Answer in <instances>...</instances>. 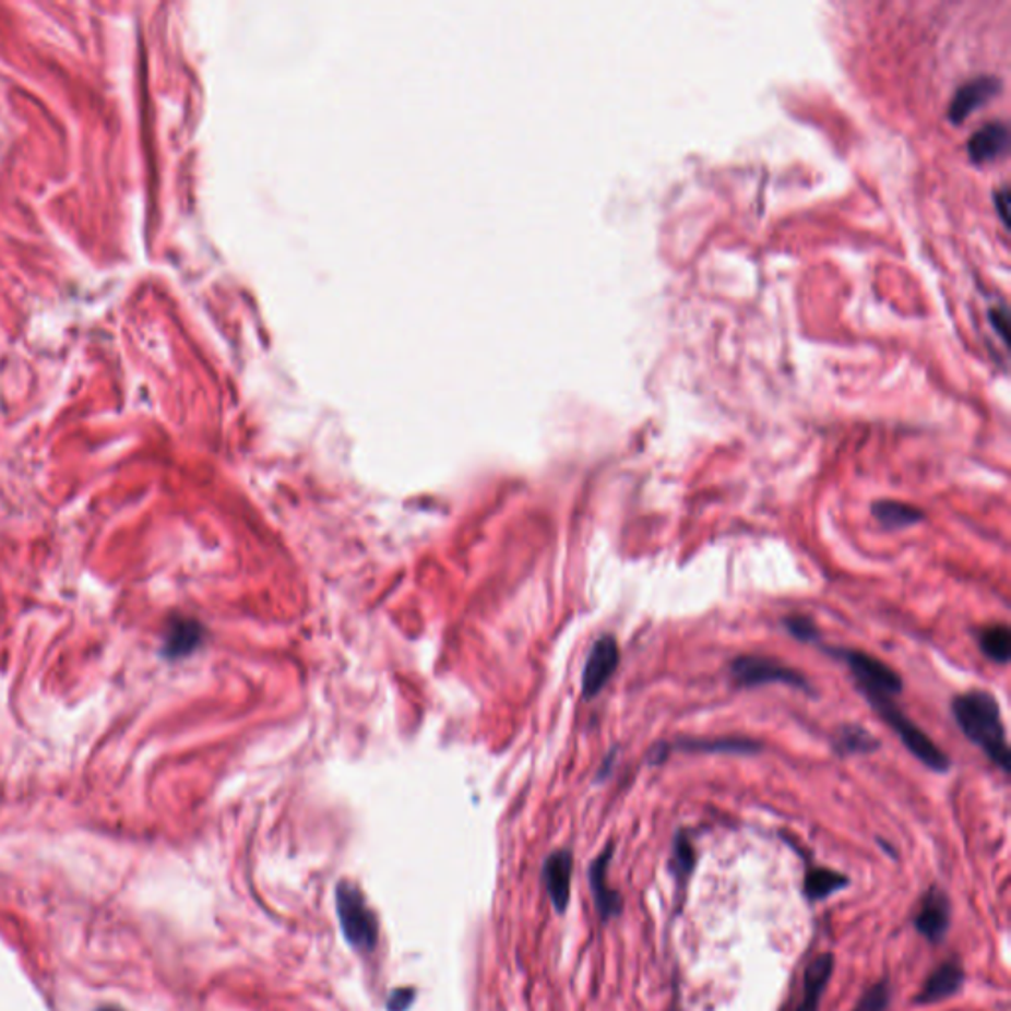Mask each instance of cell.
Segmentation results:
<instances>
[{
	"mask_svg": "<svg viewBox=\"0 0 1011 1011\" xmlns=\"http://www.w3.org/2000/svg\"><path fill=\"white\" fill-rule=\"evenodd\" d=\"M952 715L972 744L988 754L991 763L1010 773V745L1001 722L1000 703L984 690L960 693L952 702Z\"/></svg>",
	"mask_w": 1011,
	"mask_h": 1011,
	"instance_id": "6da1fadb",
	"label": "cell"
},
{
	"mask_svg": "<svg viewBox=\"0 0 1011 1011\" xmlns=\"http://www.w3.org/2000/svg\"><path fill=\"white\" fill-rule=\"evenodd\" d=\"M867 702L871 703V707L879 713V717L888 723L920 763L935 773L949 771V757L940 751L939 745L935 744L929 735L918 727L917 723L908 719L905 712L895 705L893 698H867Z\"/></svg>",
	"mask_w": 1011,
	"mask_h": 1011,
	"instance_id": "7a4b0ae2",
	"label": "cell"
},
{
	"mask_svg": "<svg viewBox=\"0 0 1011 1011\" xmlns=\"http://www.w3.org/2000/svg\"><path fill=\"white\" fill-rule=\"evenodd\" d=\"M336 913L341 923L342 937L358 950H373L380 937L378 918L368 907L360 888L352 881L336 885Z\"/></svg>",
	"mask_w": 1011,
	"mask_h": 1011,
	"instance_id": "3957f363",
	"label": "cell"
},
{
	"mask_svg": "<svg viewBox=\"0 0 1011 1011\" xmlns=\"http://www.w3.org/2000/svg\"><path fill=\"white\" fill-rule=\"evenodd\" d=\"M840 661L846 662L857 683V690L866 698H895L903 692V680L897 671L885 662L861 651H830Z\"/></svg>",
	"mask_w": 1011,
	"mask_h": 1011,
	"instance_id": "277c9868",
	"label": "cell"
},
{
	"mask_svg": "<svg viewBox=\"0 0 1011 1011\" xmlns=\"http://www.w3.org/2000/svg\"><path fill=\"white\" fill-rule=\"evenodd\" d=\"M732 676L739 688H757L763 683H786L802 692H810V681L800 671L776 658L745 654L732 664Z\"/></svg>",
	"mask_w": 1011,
	"mask_h": 1011,
	"instance_id": "5b68a950",
	"label": "cell"
},
{
	"mask_svg": "<svg viewBox=\"0 0 1011 1011\" xmlns=\"http://www.w3.org/2000/svg\"><path fill=\"white\" fill-rule=\"evenodd\" d=\"M950 915L952 905L949 895L937 885H930L927 893L920 897L913 925L923 939L929 940L930 944H940L947 939Z\"/></svg>",
	"mask_w": 1011,
	"mask_h": 1011,
	"instance_id": "8992f818",
	"label": "cell"
},
{
	"mask_svg": "<svg viewBox=\"0 0 1011 1011\" xmlns=\"http://www.w3.org/2000/svg\"><path fill=\"white\" fill-rule=\"evenodd\" d=\"M620 662V651L619 642L615 637L610 634H605L600 637L593 649L588 652L587 662H585V668H583V695L591 700L595 695H599L603 692V688L607 686V681L612 678V674L617 671V666Z\"/></svg>",
	"mask_w": 1011,
	"mask_h": 1011,
	"instance_id": "52a82bcc",
	"label": "cell"
},
{
	"mask_svg": "<svg viewBox=\"0 0 1011 1011\" xmlns=\"http://www.w3.org/2000/svg\"><path fill=\"white\" fill-rule=\"evenodd\" d=\"M612 854H615V844L610 842L588 867L591 893H593L595 907H597V913H599L603 923H609L612 918L620 917L622 908H625V899L620 895V891L609 888V864Z\"/></svg>",
	"mask_w": 1011,
	"mask_h": 1011,
	"instance_id": "ba28073f",
	"label": "cell"
},
{
	"mask_svg": "<svg viewBox=\"0 0 1011 1011\" xmlns=\"http://www.w3.org/2000/svg\"><path fill=\"white\" fill-rule=\"evenodd\" d=\"M571 876H573V856L569 849H558L547 857L544 864V883L547 895L558 913H566L571 899Z\"/></svg>",
	"mask_w": 1011,
	"mask_h": 1011,
	"instance_id": "9c48e42d",
	"label": "cell"
},
{
	"mask_svg": "<svg viewBox=\"0 0 1011 1011\" xmlns=\"http://www.w3.org/2000/svg\"><path fill=\"white\" fill-rule=\"evenodd\" d=\"M966 972L960 966L959 962L947 960L942 962L937 971L930 974L929 978L923 984V988L915 996V1003L918 1006H930L939 1001L952 998L959 994L960 988L964 986Z\"/></svg>",
	"mask_w": 1011,
	"mask_h": 1011,
	"instance_id": "30bf717a",
	"label": "cell"
},
{
	"mask_svg": "<svg viewBox=\"0 0 1011 1011\" xmlns=\"http://www.w3.org/2000/svg\"><path fill=\"white\" fill-rule=\"evenodd\" d=\"M836 968V960L832 952H822L810 960L806 966L805 980H802V998L798 1001L795 1011H820V1001L825 988Z\"/></svg>",
	"mask_w": 1011,
	"mask_h": 1011,
	"instance_id": "8fae6325",
	"label": "cell"
},
{
	"mask_svg": "<svg viewBox=\"0 0 1011 1011\" xmlns=\"http://www.w3.org/2000/svg\"><path fill=\"white\" fill-rule=\"evenodd\" d=\"M1000 90V80L998 78H976L971 83L962 85L952 104L949 107L950 121L952 123H962L968 119L978 107L990 102L994 95Z\"/></svg>",
	"mask_w": 1011,
	"mask_h": 1011,
	"instance_id": "7c38bea8",
	"label": "cell"
},
{
	"mask_svg": "<svg viewBox=\"0 0 1011 1011\" xmlns=\"http://www.w3.org/2000/svg\"><path fill=\"white\" fill-rule=\"evenodd\" d=\"M1008 143H1010L1008 127L1001 123H988L982 127L980 131L972 134L968 141V155H971L972 163L986 165V163L1000 158L1008 151Z\"/></svg>",
	"mask_w": 1011,
	"mask_h": 1011,
	"instance_id": "4fadbf2b",
	"label": "cell"
},
{
	"mask_svg": "<svg viewBox=\"0 0 1011 1011\" xmlns=\"http://www.w3.org/2000/svg\"><path fill=\"white\" fill-rule=\"evenodd\" d=\"M202 640H204V629L198 620L176 617L166 629L165 654L168 658H182L190 652L197 651Z\"/></svg>",
	"mask_w": 1011,
	"mask_h": 1011,
	"instance_id": "5bb4252c",
	"label": "cell"
},
{
	"mask_svg": "<svg viewBox=\"0 0 1011 1011\" xmlns=\"http://www.w3.org/2000/svg\"><path fill=\"white\" fill-rule=\"evenodd\" d=\"M871 514L885 530H903L925 520V512L917 505L899 500H878L871 505Z\"/></svg>",
	"mask_w": 1011,
	"mask_h": 1011,
	"instance_id": "9a60e30c",
	"label": "cell"
},
{
	"mask_svg": "<svg viewBox=\"0 0 1011 1011\" xmlns=\"http://www.w3.org/2000/svg\"><path fill=\"white\" fill-rule=\"evenodd\" d=\"M847 885H849V878L844 873L828 869V867H810L805 873L802 891L810 903H816V901H824L837 891H844Z\"/></svg>",
	"mask_w": 1011,
	"mask_h": 1011,
	"instance_id": "2e32d148",
	"label": "cell"
},
{
	"mask_svg": "<svg viewBox=\"0 0 1011 1011\" xmlns=\"http://www.w3.org/2000/svg\"><path fill=\"white\" fill-rule=\"evenodd\" d=\"M678 747L692 753H757L761 745L751 739H686Z\"/></svg>",
	"mask_w": 1011,
	"mask_h": 1011,
	"instance_id": "e0dca14e",
	"label": "cell"
},
{
	"mask_svg": "<svg viewBox=\"0 0 1011 1011\" xmlns=\"http://www.w3.org/2000/svg\"><path fill=\"white\" fill-rule=\"evenodd\" d=\"M980 649L990 661L1006 664L1011 656V632L1006 625H991L978 634Z\"/></svg>",
	"mask_w": 1011,
	"mask_h": 1011,
	"instance_id": "ac0fdd59",
	"label": "cell"
},
{
	"mask_svg": "<svg viewBox=\"0 0 1011 1011\" xmlns=\"http://www.w3.org/2000/svg\"><path fill=\"white\" fill-rule=\"evenodd\" d=\"M695 867V849L692 846V840L681 830L674 837V849H671V871L678 878V885H686Z\"/></svg>",
	"mask_w": 1011,
	"mask_h": 1011,
	"instance_id": "d6986e66",
	"label": "cell"
},
{
	"mask_svg": "<svg viewBox=\"0 0 1011 1011\" xmlns=\"http://www.w3.org/2000/svg\"><path fill=\"white\" fill-rule=\"evenodd\" d=\"M878 747L879 744L871 737V733L857 725H847L837 735L836 749L840 753H871Z\"/></svg>",
	"mask_w": 1011,
	"mask_h": 1011,
	"instance_id": "ffe728a7",
	"label": "cell"
},
{
	"mask_svg": "<svg viewBox=\"0 0 1011 1011\" xmlns=\"http://www.w3.org/2000/svg\"><path fill=\"white\" fill-rule=\"evenodd\" d=\"M891 1003V986L888 978L869 986L864 996L857 1000L852 1011H888Z\"/></svg>",
	"mask_w": 1011,
	"mask_h": 1011,
	"instance_id": "44dd1931",
	"label": "cell"
},
{
	"mask_svg": "<svg viewBox=\"0 0 1011 1011\" xmlns=\"http://www.w3.org/2000/svg\"><path fill=\"white\" fill-rule=\"evenodd\" d=\"M785 629L788 630L796 640H800V642H814V640L820 637V632L816 629L814 620L808 619L805 615L786 617Z\"/></svg>",
	"mask_w": 1011,
	"mask_h": 1011,
	"instance_id": "7402d4cb",
	"label": "cell"
},
{
	"mask_svg": "<svg viewBox=\"0 0 1011 1011\" xmlns=\"http://www.w3.org/2000/svg\"><path fill=\"white\" fill-rule=\"evenodd\" d=\"M415 1001V990L412 988H400V990H393L388 998V1011H407L412 1008V1003Z\"/></svg>",
	"mask_w": 1011,
	"mask_h": 1011,
	"instance_id": "603a6c76",
	"label": "cell"
},
{
	"mask_svg": "<svg viewBox=\"0 0 1011 1011\" xmlns=\"http://www.w3.org/2000/svg\"><path fill=\"white\" fill-rule=\"evenodd\" d=\"M1008 202H1010V194H1008V190L1003 188L1001 192L996 194V206H998V212H1000L1001 222H1003V224H1008V216H1006V207H1008Z\"/></svg>",
	"mask_w": 1011,
	"mask_h": 1011,
	"instance_id": "cb8c5ba5",
	"label": "cell"
},
{
	"mask_svg": "<svg viewBox=\"0 0 1011 1011\" xmlns=\"http://www.w3.org/2000/svg\"><path fill=\"white\" fill-rule=\"evenodd\" d=\"M102 1011H117V1010H102Z\"/></svg>",
	"mask_w": 1011,
	"mask_h": 1011,
	"instance_id": "d4e9b609",
	"label": "cell"
}]
</instances>
